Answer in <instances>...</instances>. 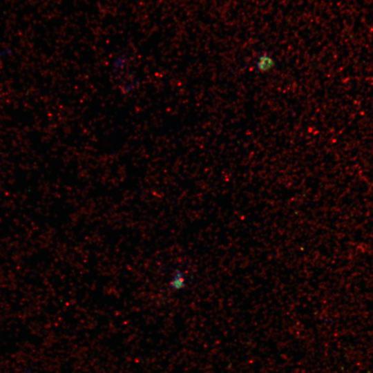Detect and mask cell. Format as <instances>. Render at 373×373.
Wrapping results in <instances>:
<instances>
[{
    "label": "cell",
    "mask_w": 373,
    "mask_h": 373,
    "mask_svg": "<svg viewBox=\"0 0 373 373\" xmlns=\"http://www.w3.org/2000/svg\"><path fill=\"white\" fill-rule=\"evenodd\" d=\"M186 285V277L183 271L177 269L173 274L169 282V286L173 291L183 289Z\"/></svg>",
    "instance_id": "1"
},
{
    "label": "cell",
    "mask_w": 373,
    "mask_h": 373,
    "mask_svg": "<svg viewBox=\"0 0 373 373\" xmlns=\"http://www.w3.org/2000/svg\"><path fill=\"white\" fill-rule=\"evenodd\" d=\"M274 65V59L267 55L260 56L256 64V68L261 72L269 71Z\"/></svg>",
    "instance_id": "2"
}]
</instances>
